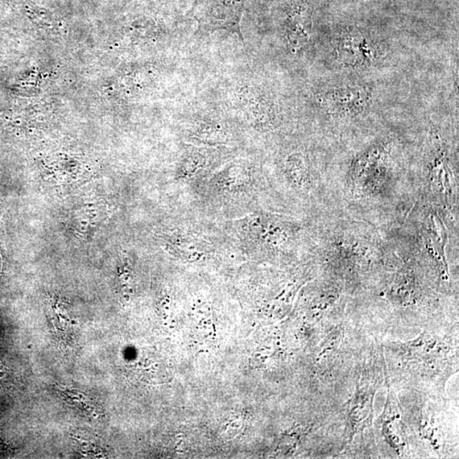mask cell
Returning a JSON list of instances; mask_svg holds the SVG:
<instances>
[{
	"instance_id": "7a4b0ae2",
	"label": "cell",
	"mask_w": 459,
	"mask_h": 459,
	"mask_svg": "<svg viewBox=\"0 0 459 459\" xmlns=\"http://www.w3.org/2000/svg\"><path fill=\"white\" fill-rule=\"evenodd\" d=\"M379 377L374 373H366L357 383L351 398L345 405V445L353 443L355 436L373 429L374 403L379 388Z\"/></svg>"
},
{
	"instance_id": "30bf717a",
	"label": "cell",
	"mask_w": 459,
	"mask_h": 459,
	"mask_svg": "<svg viewBox=\"0 0 459 459\" xmlns=\"http://www.w3.org/2000/svg\"><path fill=\"white\" fill-rule=\"evenodd\" d=\"M242 168L231 167L223 171L217 183L224 188H238L245 182V176Z\"/></svg>"
},
{
	"instance_id": "5b68a950",
	"label": "cell",
	"mask_w": 459,
	"mask_h": 459,
	"mask_svg": "<svg viewBox=\"0 0 459 459\" xmlns=\"http://www.w3.org/2000/svg\"><path fill=\"white\" fill-rule=\"evenodd\" d=\"M375 49L362 32L351 30L343 34L337 44L338 59L346 67H360L375 56Z\"/></svg>"
},
{
	"instance_id": "8992f818",
	"label": "cell",
	"mask_w": 459,
	"mask_h": 459,
	"mask_svg": "<svg viewBox=\"0 0 459 459\" xmlns=\"http://www.w3.org/2000/svg\"><path fill=\"white\" fill-rule=\"evenodd\" d=\"M287 38L293 49H299L310 39V24L302 15L292 16L287 27Z\"/></svg>"
},
{
	"instance_id": "6da1fadb",
	"label": "cell",
	"mask_w": 459,
	"mask_h": 459,
	"mask_svg": "<svg viewBox=\"0 0 459 459\" xmlns=\"http://www.w3.org/2000/svg\"><path fill=\"white\" fill-rule=\"evenodd\" d=\"M388 349L400 370L420 379L443 382L458 363L452 347L436 334L424 332L415 340L391 343Z\"/></svg>"
},
{
	"instance_id": "52a82bcc",
	"label": "cell",
	"mask_w": 459,
	"mask_h": 459,
	"mask_svg": "<svg viewBox=\"0 0 459 459\" xmlns=\"http://www.w3.org/2000/svg\"><path fill=\"white\" fill-rule=\"evenodd\" d=\"M344 337L345 329L342 325L334 326L329 333H326L320 345V350L318 351L317 362L325 361L326 357L340 348L341 343L344 341Z\"/></svg>"
},
{
	"instance_id": "3957f363",
	"label": "cell",
	"mask_w": 459,
	"mask_h": 459,
	"mask_svg": "<svg viewBox=\"0 0 459 459\" xmlns=\"http://www.w3.org/2000/svg\"><path fill=\"white\" fill-rule=\"evenodd\" d=\"M386 378L388 392L384 411L378 420L379 436L388 452L403 458L407 456L409 449L406 424L399 400L388 382L387 367Z\"/></svg>"
},
{
	"instance_id": "ba28073f",
	"label": "cell",
	"mask_w": 459,
	"mask_h": 459,
	"mask_svg": "<svg viewBox=\"0 0 459 459\" xmlns=\"http://www.w3.org/2000/svg\"><path fill=\"white\" fill-rule=\"evenodd\" d=\"M421 439L429 442L435 448H439V439H438V429L434 417H429V412H422L417 425Z\"/></svg>"
},
{
	"instance_id": "9c48e42d",
	"label": "cell",
	"mask_w": 459,
	"mask_h": 459,
	"mask_svg": "<svg viewBox=\"0 0 459 459\" xmlns=\"http://www.w3.org/2000/svg\"><path fill=\"white\" fill-rule=\"evenodd\" d=\"M287 173L293 183L300 185L304 183L306 175V164L304 157L300 153L292 154L285 164Z\"/></svg>"
},
{
	"instance_id": "8fae6325",
	"label": "cell",
	"mask_w": 459,
	"mask_h": 459,
	"mask_svg": "<svg viewBox=\"0 0 459 459\" xmlns=\"http://www.w3.org/2000/svg\"><path fill=\"white\" fill-rule=\"evenodd\" d=\"M205 159L198 154L188 156L182 161L179 176L180 179H190L204 167Z\"/></svg>"
},
{
	"instance_id": "277c9868",
	"label": "cell",
	"mask_w": 459,
	"mask_h": 459,
	"mask_svg": "<svg viewBox=\"0 0 459 459\" xmlns=\"http://www.w3.org/2000/svg\"><path fill=\"white\" fill-rule=\"evenodd\" d=\"M372 91L367 87H345L329 90L321 99L326 113L336 116L361 114L369 106Z\"/></svg>"
}]
</instances>
